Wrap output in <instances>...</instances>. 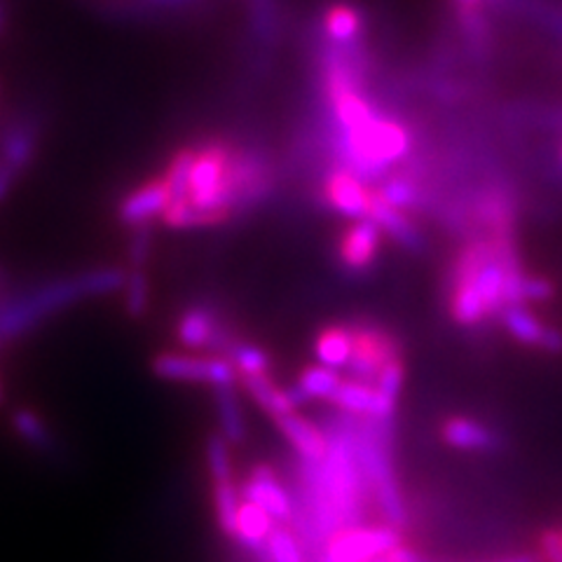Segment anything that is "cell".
<instances>
[{"label": "cell", "instance_id": "b9f144b4", "mask_svg": "<svg viewBox=\"0 0 562 562\" xmlns=\"http://www.w3.org/2000/svg\"><path fill=\"white\" fill-rule=\"evenodd\" d=\"M307 562H322V560H307Z\"/></svg>", "mask_w": 562, "mask_h": 562}, {"label": "cell", "instance_id": "f546056e", "mask_svg": "<svg viewBox=\"0 0 562 562\" xmlns=\"http://www.w3.org/2000/svg\"><path fill=\"white\" fill-rule=\"evenodd\" d=\"M223 357L231 361L239 375H258L268 373L270 368V355L266 349L246 342H233L223 351Z\"/></svg>", "mask_w": 562, "mask_h": 562}, {"label": "cell", "instance_id": "5bb4252c", "mask_svg": "<svg viewBox=\"0 0 562 562\" xmlns=\"http://www.w3.org/2000/svg\"><path fill=\"white\" fill-rule=\"evenodd\" d=\"M326 202L347 218H366L371 206V190H368L351 171H336L324 188Z\"/></svg>", "mask_w": 562, "mask_h": 562}, {"label": "cell", "instance_id": "3957f363", "mask_svg": "<svg viewBox=\"0 0 562 562\" xmlns=\"http://www.w3.org/2000/svg\"><path fill=\"white\" fill-rule=\"evenodd\" d=\"M403 541L396 527L390 525H349L333 532L326 541L322 562H371Z\"/></svg>", "mask_w": 562, "mask_h": 562}, {"label": "cell", "instance_id": "d4e9b609", "mask_svg": "<svg viewBox=\"0 0 562 562\" xmlns=\"http://www.w3.org/2000/svg\"><path fill=\"white\" fill-rule=\"evenodd\" d=\"M195 155H198L195 148H183L171 157L167 173L162 176L169 190L171 204L186 202L190 198V176H192V165H195Z\"/></svg>", "mask_w": 562, "mask_h": 562}, {"label": "cell", "instance_id": "277c9868", "mask_svg": "<svg viewBox=\"0 0 562 562\" xmlns=\"http://www.w3.org/2000/svg\"><path fill=\"white\" fill-rule=\"evenodd\" d=\"M233 150L221 140H211L195 155V165H192L190 176V202L202 209L223 211L231 216V202H227L225 190V176L227 165H231Z\"/></svg>", "mask_w": 562, "mask_h": 562}, {"label": "cell", "instance_id": "cb8c5ba5", "mask_svg": "<svg viewBox=\"0 0 562 562\" xmlns=\"http://www.w3.org/2000/svg\"><path fill=\"white\" fill-rule=\"evenodd\" d=\"M216 411L221 422V434L227 438V443H241L246 434L244 415L233 386H216Z\"/></svg>", "mask_w": 562, "mask_h": 562}, {"label": "cell", "instance_id": "7a4b0ae2", "mask_svg": "<svg viewBox=\"0 0 562 562\" xmlns=\"http://www.w3.org/2000/svg\"><path fill=\"white\" fill-rule=\"evenodd\" d=\"M125 281L127 274L120 268L90 270L78 277L49 281V284L0 303V340H14L24 336V333L45 322L47 316L82 301V297L105 295L125 289Z\"/></svg>", "mask_w": 562, "mask_h": 562}, {"label": "cell", "instance_id": "4fadbf2b", "mask_svg": "<svg viewBox=\"0 0 562 562\" xmlns=\"http://www.w3.org/2000/svg\"><path fill=\"white\" fill-rule=\"evenodd\" d=\"M380 227L371 218H357L340 237L338 254L349 270H366L380 251Z\"/></svg>", "mask_w": 562, "mask_h": 562}, {"label": "cell", "instance_id": "e0dca14e", "mask_svg": "<svg viewBox=\"0 0 562 562\" xmlns=\"http://www.w3.org/2000/svg\"><path fill=\"white\" fill-rule=\"evenodd\" d=\"M441 438L457 448V450H476V452H487V450H497L502 446L499 436L483 427L481 422L469 419V417H450L443 422L441 427Z\"/></svg>", "mask_w": 562, "mask_h": 562}, {"label": "cell", "instance_id": "d6986e66", "mask_svg": "<svg viewBox=\"0 0 562 562\" xmlns=\"http://www.w3.org/2000/svg\"><path fill=\"white\" fill-rule=\"evenodd\" d=\"M272 527H274V520L266 508L249 499H241L239 516H237V537H235V541L241 549H246L251 555L260 553L266 549V539Z\"/></svg>", "mask_w": 562, "mask_h": 562}, {"label": "cell", "instance_id": "ffe728a7", "mask_svg": "<svg viewBox=\"0 0 562 562\" xmlns=\"http://www.w3.org/2000/svg\"><path fill=\"white\" fill-rule=\"evenodd\" d=\"M239 382L249 396L258 403V406L266 411L272 417L286 415L297 411L293 406V401L289 398L286 390H279V386L272 382L268 373H258V375H239Z\"/></svg>", "mask_w": 562, "mask_h": 562}, {"label": "cell", "instance_id": "ac0fdd59", "mask_svg": "<svg viewBox=\"0 0 562 562\" xmlns=\"http://www.w3.org/2000/svg\"><path fill=\"white\" fill-rule=\"evenodd\" d=\"M368 218H371L382 233L394 237L406 249H419L422 235L417 227L406 218L401 209L386 204L380 192H371V206H368Z\"/></svg>", "mask_w": 562, "mask_h": 562}, {"label": "cell", "instance_id": "83f0119b", "mask_svg": "<svg viewBox=\"0 0 562 562\" xmlns=\"http://www.w3.org/2000/svg\"><path fill=\"white\" fill-rule=\"evenodd\" d=\"M165 223L171 227H202V225H218L227 218L223 211H211L195 206L190 200L179 202V204H169V209L162 214Z\"/></svg>", "mask_w": 562, "mask_h": 562}, {"label": "cell", "instance_id": "603a6c76", "mask_svg": "<svg viewBox=\"0 0 562 562\" xmlns=\"http://www.w3.org/2000/svg\"><path fill=\"white\" fill-rule=\"evenodd\" d=\"M241 506V490L233 479L214 483V512L221 532L225 537H237V516Z\"/></svg>", "mask_w": 562, "mask_h": 562}, {"label": "cell", "instance_id": "ee69618b", "mask_svg": "<svg viewBox=\"0 0 562 562\" xmlns=\"http://www.w3.org/2000/svg\"><path fill=\"white\" fill-rule=\"evenodd\" d=\"M560 535H562V530H560Z\"/></svg>", "mask_w": 562, "mask_h": 562}, {"label": "cell", "instance_id": "74e56055", "mask_svg": "<svg viewBox=\"0 0 562 562\" xmlns=\"http://www.w3.org/2000/svg\"><path fill=\"white\" fill-rule=\"evenodd\" d=\"M382 558H384V562H427L417 551L406 547L403 541L398 543V547H394L392 551H386Z\"/></svg>", "mask_w": 562, "mask_h": 562}, {"label": "cell", "instance_id": "44dd1931", "mask_svg": "<svg viewBox=\"0 0 562 562\" xmlns=\"http://www.w3.org/2000/svg\"><path fill=\"white\" fill-rule=\"evenodd\" d=\"M316 359H319L322 366L326 368H340L347 366L351 357V330L349 326H328L324 328L319 336H316Z\"/></svg>", "mask_w": 562, "mask_h": 562}, {"label": "cell", "instance_id": "5b68a950", "mask_svg": "<svg viewBox=\"0 0 562 562\" xmlns=\"http://www.w3.org/2000/svg\"><path fill=\"white\" fill-rule=\"evenodd\" d=\"M347 148L361 167L382 169L408 153L411 136L396 122L373 117L359 132L347 134Z\"/></svg>", "mask_w": 562, "mask_h": 562}, {"label": "cell", "instance_id": "2e32d148", "mask_svg": "<svg viewBox=\"0 0 562 562\" xmlns=\"http://www.w3.org/2000/svg\"><path fill=\"white\" fill-rule=\"evenodd\" d=\"M179 340L190 349H204V347H216L221 349L227 338H223V330L218 326L216 314L209 307H190L181 314L179 326Z\"/></svg>", "mask_w": 562, "mask_h": 562}, {"label": "cell", "instance_id": "4dcf8cb0", "mask_svg": "<svg viewBox=\"0 0 562 562\" xmlns=\"http://www.w3.org/2000/svg\"><path fill=\"white\" fill-rule=\"evenodd\" d=\"M206 467L214 483L233 479V454L231 443L223 434H211L206 438Z\"/></svg>", "mask_w": 562, "mask_h": 562}, {"label": "cell", "instance_id": "484cf974", "mask_svg": "<svg viewBox=\"0 0 562 562\" xmlns=\"http://www.w3.org/2000/svg\"><path fill=\"white\" fill-rule=\"evenodd\" d=\"M12 427L16 434H20L22 441H26L33 448L49 450L55 446V438H52V431L45 425V419L31 408H16L12 413Z\"/></svg>", "mask_w": 562, "mask_h": 562}, {"label": "cell", "instance_id": "836d02e7", "mask_svg": "<svg viewBox=\"0 0 562 562\" xmlns=\"http://www.w3.org/2000/svg\"><path fill=\"white\" fill-rule=\"evenodd\" d=\"M403 378H406V368H403V359H394L384 366V371L380 373L378 382H375V390L390 401H396L401 394V386H403Z\"/></svg>", "mask_w": 562, "mask_h": 562}, {"label": "cell", "instance_id": "6da1fadb", "mask_svg": "<svg viewBox=\"0 0 562 562\" xmlns=\"http://www.w3.org/2000/svg\"><path fill=\"white\" fill-rule=\"evenodd\" d=\"M525 270L512 235L467 241L450 272V314L460 326H476L508 305L522 303Z\"/></svg>", "mask_w": 562, "mask_h": 562}, {"label": "cell", "instance_id": "f6af8a7d", "mask_svg": "<svg viewBox=\"0 0 562 562\" xmlns=\"http://www.w3.org/2000/svg\"><path fill=\"white\" fill-rule=\"evenodd\" d=\"M0 24H3V22H0Z\"/></svg>", "mask_w": 562, "mask_h": 562}, {"label": "cell", "instance_id": "d6a6232c", "mask_svg": "<svg viewBox=\"0 0 562 562\" xmlns=\"http://www.w3.org/2000/svg\"><path fill=\"white\" fill-rule=\"evenodd\" d=\"M380 195L386 204H392L396 209H413L417 206V188L411 181H403V179H392L386 181L380 190Z\"/></svg>", "mask_w": 562, "mask_h": 562}, {"label": "cell", "instance_id": "ab89813d", "mask_svg": "<svg viewBox=\"0 0 562 562\" xmlns=\"http://www.w3.org/2000/svg\"><path fill=\"white\" fill-rule=\"evenodd\" d=\"M371 562H384V558H375V560H371Z\"/></svg>", "mask_w": 562, "mask_h": 562}, {"label": "cell", "instance_id": "4316f807", "mask_svg": "<svg viewBox=\"0 0 562 562\" xmlns=\"http://www.w3.org/2000/svg\"><path fill=\"white\" fill-rule=\"evenodd\" d=\"M324 29H326L330 41L351 43L355 38H359V33H361V14L357 8L338 3L326 12Z\"/></svg>", "mask_w": 562, "mask_h": 562}, {"label": "cell", "instance_id": "8fae6325", "mask_svg": "<svg viewBox=\"0 0 562 562\" xmlns=\"http://www.w3.org/2000/svg\"><path fill=\"white\" fill-rule=\"evenodd\" d=\"M333 406L351 415H371L375 419H390L396 411V401L384 398L373 384L357 380H342L336 394L330 396Z\"/></svg>", "mask_w": 562, "mask_h": 562}, {"label": "cell", "instance_id": "8d00e7d4", "mask_svg": "<svg viewBox=\"0 0 562 562\" xmlns=\"http://www.w3.org/2000/svg\"><path fill=\"white\" fill-rule=\"evenodd\" d=\"M541 562H562V535L560 530H547L539 537Z\"/></svg>", "mask_w": 562, "mask_h": 562}, {"label": "cell", "instance_id": "52a82bcc", "mask_svg": "<svg viewBox=\"0 0 562 562\" xmlns=\"http://www.w3.org/2000/svg\"><path fill=\"white\" fill-rule=\"evenodd\" d=\"M153 373L171 382H204L214 386H235L237 368L225 357H188L162 351L150 363Z\"/></svg>", "mask_w": 562, "mask_h": 562}, {"label": "cell", "instance_id": "1f68e13d", "mask_svg": "<svg viewBox=\"0 0 562 562\" xmlns=\"http://www.w3.org/2000/svg\"><path fill=\"white\" fill-rule=\"evenodd\" d=\"M150 301V284L144 270H132L125 281V312L132 319H140L148 310Z\"/></svg>", "mask_w": 562, "mask_h": 562}, {"label": "cell", "instance_id": "f1b7e54d", "mask_svg": "<svg viewBox=\"0 0 562 562\" xmlns=\"http://www.w3.org/2000/svg\"><path fill=\"white\" fill-rule=\"evenodd\" d=\"M340 382L342 378L336 368H326L322 363L307 366L301 373V378H297V386H301L307 398H328V401L333 394H336Z\"/></svg>", "mask_w": 562, "mask_h": 562}, {"label": "cell", "instance_id": "e575fe53", "mask_svg": "<svg viewBox=\"0 0 562 562\" xmlns=\"http://www.w3.org/2000/svg\"><path fill=\"white\" fill-rule=\"evenodd\" d=\"M555 297V284L549 277L527 274L522 279V303H547Z\"/></svg>", "mask_w": 562, "mask_h": 562}, {"label": "cell", "instance_id": "f35d334b", "mask_svg": "<svg viewBox=\"0 0 562 562\" xmlns=\"http://www.w3.org/2000/svg\"><path fill=\"white\" fill-rule=\"evenodd\" d=\"M460 3H464V5H469V8H473L479 3V0H460Z\"/></svg>", "mask_w": 562, "mask_h": 562}, {"label": "cell", "instance_id": "7c38bea8", "mask_svg": "<svg viewBox=\"0 0 562 562\" xmlns=\"http://www.w3.org/2000/svg\"><path fill=\"white\" fill-rule=\"evenodd\" d=\"M171 200H169V190L165 179H153L148 183H144L140 188H136L134 192L120 202L117 209V218L125 225H144L155 216H162L165 211L169 209Z\"/></svg>", "mask_w": 562, "mask_h": 562}, {"label": "cell", "instance_id": "d590c367", "mask_svg": "<svg viewBox=\"0 0 562 562\" xmlns=\"http://www.w3.org/2000/svg\"><path fill=\"white\" fill-rule=\"evenodd\" d=\"M150 239H153V233H150L148 223L132 227L130 262H132L134 270H144V266L148 262V258H150Z\"/></svg>", "mask_w": 562, "mask_h": 562}, {"label": "cell", "instance_id": "7bdbcfd3", "mask_svg": "<svg viewBox=\"0 0 562 562\" xmlns=\"http://www.w3.org/2000/svg\"><path fill=\"white\" fill-rule=\"evenodd\" d=\"M560 160H562V153H560Z\"/></svg>", "mask_w": 562, "mask_h": 562}, {"label": "cell", "instance_id": "9a60e30c", "mask_svg": "<svg viewBox=\"0 0 562 562\" xmlns=\"http://www.w3.org/2000/svg\"><path fill=\"white\" fill-rule=\"evenodd\" d=\"M277 429L284 434L286 441L293 446V450L303 457L305 462H319L328 452V438L319 431V427H314L312 422H307L303 415L286 413L274 417Z\"/></svg>", "mask_w": 562, "mask_h": 562}, {"label": "cell", "instance_id": "8992f818", "mask_svg": "<svg viewBox=\"0 0 562 562\" xmlns=\"http://www.w3.org/2000/svg\"><path fill=\"white\" fill-rule=\"evenodd\" d=\"M349 330H351V357L345 366V371L357 382L375 386L380 373L384 371V366L394 359H401L398 345L390 333H384L378 326L359 324V326H349Z\"/></svg>", "mask_w": 562, "mask_h": 562}, {"label": "cell", "instance_id": "ba28073f", "mask_svg": "<svg viewBox=\"0 0 562 562\" xmlns=\"http://www.w3.org/2000/svg\"><path fill=\"white\" fill-rule=\"evenodd\" d=\"M41 130L33 117H16L0 132V169L10 171L16 181L31 167L38 153Z\"/></svg>", "mask_w": 562, "mask_h": 562}, {"label": "cell", "instance_id": "30bf717a", "mask_svg": "<svg viewBox=\"0 0 562 562\" xmlns=\"http://www.w3.org/2000/svg\"><path fill=\"white\" fill-rule=\"evenodd\" d=\"M499 316L504 328L512 333L518 342L551 351V355H560L562 351V330L543 324L539 316L525 305H508Z\"/></svg>", "mask_w": 562, "mask_h": 562}, {"label": "cell", "instance_id": "7402d4cb", "mask_svg": "<svg viewBox=\"0 0 562 562\" xmlns=\"http://www.w3.org/2000/svg\"><path fill=\"white\" fill-rule=\"evenodd\" d=\"M254 558L258 562H307L301 539L281 522L272 527L266 539V549L254 553Z\"/></svg>", "mask_w": 562, "mask_h": 562}, {"label": "cell", "instance_id": "60d3db41", "mask_svg": "<svg viewBox=\"0 0 562 562\" xmlns=\"http://www.w3.org/2000/svg\"><path fill=\"white\" fill-rule=\"evenodd\" d=\"M0 398H3V386H0Z\"/></svg>", "mask_w": 562, "mask_h": 562}, {"label": "cell", "instance_id": "9c48e42d", "mask_svg": "<svg viewBox=\"0 0 562 562\" xmlns=\"http://www.w3.org/2000/svg\"><path fill=\"white\" fill-rule=\"evenodd\" d=\"M241 499H249L266 508L277 522H293V502L289 492L281 487L277 473L268 464H258L251 469L249 479L244 481Z\"/></svg>", "mask_w": 562, "mask_h": 562}]
</instances>
